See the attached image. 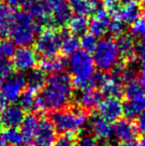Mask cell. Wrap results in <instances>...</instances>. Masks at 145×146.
<instances>
[{
	"instance_id": "cell-11",
	"label": "cell",
	"mask_w": 145,
	"mask_h": 146,
	"mask_svg": "<svg viewBox=\"0 0 145 146\" xmlns=\"http://www.w3.org/2000/svg\"><path fill=\"white\" fill-rule=\"evenodd\" d=\"M141 8L136 0H125L124 3L120 4L119 9L112 17L113 19L119 20L123 24H130L140 18Z\"/></svg>"
},
{
	"instance_id": "cell-14",
	"label": "cell",
	"mask_w": 145,
	"mask_h": 146,
	"mask_svg": "<svg viewBox=\"0 0 145 146\" xmlns=\"http://www.w3.org/2000/svg\"><path fill=\"white\" fill-rule=\"evenodd\" d=\"M138 129L130 119H118L112 126V134L118 141L134 140L137 135Z\"/></svg>"
},
{
	"instance_id": "cell-22",
	"label": "cell",
	"mask_w": 145,
	"mask_h": 146,
	"mask_svg": "<svg viewBox=\"0 0 145 146\" xmlns=\"http://www.w3.org/2000/svg\"><path fill=\"white\" fill-rule=\"evenodd\" d=\"M16 12L13 7L0 1V34L8 35L14 22Z\"/></svg>"
},
{
	"instance_id": "cell-51",
	"label": "cell",
	"mask_w": 145,
	"mask_h": 146,
	"mask_svg": "<svg viewBox=\"0 0 145 146\" xmlns=\"http://www.w3.org/2000/svg\"><path fill=\"white\" fill-rule=\"evenodd\" d=\"M0 35H1V34H0Z\"/></svg>"
},
{
	"instance_id": "cell-2",
	"label": "cell",
	"mask_w": 145,
	"mask_h": 146,
	"mask_svg": "<svg viewBox=\"0 0 145 146\" xmlns=\"http://www.w3.org/2000/svg\"><path fill=\"white\" fill-rule=\"evenodd\" d=\"M73 76V86L81 90L93 88L91 78L95 75V66L93 57L85 51H77L71 56L68 63Z\"/></svg>"
},
{
	"instance_id": "cell-28",
	"label": "cell",
	"mask_w": 145,
	"mask_h": 146,
	"mask_svg": "<svg viewBox=\"0 0 145 146\" xmlns=\"http://www.w3.org/2000/svg\"><path fill=\"white\" fill-rule=\"evenodd\" d=\"M69 30L73 36H83L89 29V20L85 16L75 15L68 24Z\"/></svg>"
},
{
	"instance_id": "cell-9",
	"label": "cell",
	"mask_w": 145,
	"mask_h": 146,
	"mask_svg": "<svg viewBox=\"0 0 145 146\" xmlns=\"http://www.w3.org/2000/svg\"><path fill=\"white\" fill-rule=\"evenodd\" d=\"M99 114L109 122H115L123 114V104L118 98L107 96L99 104Z\"/></svg>"
},
{
	"instance_id": "cell-41",
	"label": "cell",
	"mask_w": 145,
	"mask_h": 146,
	"mask_svg": "<svg viewBox=\"0 0 145 146\" xmlns=\"http://www.w3.org/2000/svg\"><path fill=\"white\" fill-rule=\"evenodd\" d=\"M67 1L68 0H44L45 4L47 5L48 9L50 10V12L55 8L59 7V6L63 5V4H66Z\"/></svg>"
},
{
	"instance_id": "cell-31",
	"label": "cell",
	"mask_w": 145,
	"mask_h": 146,
	"mask_svg": "<svg viewBox=\"0 0 145 146\" xmlns=\"http://www.w3.org/2000/svg\"><path fill=\"white\" fill-rule=\"evenodd\" d=\"M134 56L138 63L137 67L140 74V79L145 81V37L140 39L139 42L136 44Z\"/></svg>"
},
{
	"instance_id": "cell-32",
	"label": "cell",
	"mask_w": 145,
	"mask_h": 146,
	"mask_svg": "<svg viewBox=\"0 0 145 146\" xmlns=\"http://www.w3.org/2000/svg\"><path fill=\"white\" fill-rule=\"evenodd\" d=\"M36 96L37 92H32L31 90H28V88H25L19 98V106L24 110L32 111V110H35L36 106Z\"/></svg>"
},
{
	"instance_id": "cell-7",
	"label": "cell",
	"mask_w": 145,
	"mask_h": 146,
	"mask_svg": "<svg viewBox=\"0 0 145 146\" xmlns=\"http://www.w3.org/2000/svg\"><path fill=\"white\" fill-rule=\"evenodd\" d=\"M26 88V78L22 74H13L0 86V96L7 104H14L19 100Z\"/></svg>"
},
{
	"instance_id": "cell-15",
	"label": "cell",
	"mask_w": 145,
	"mask_h": 146,
	"mask_svg": "<svg viewBox=\"0 0 145 146\" xmlns=\"http://www.w3.org/2000/svg\"><path fill=\"white\" fill-rule=\"evenodd\" d=\"M109 14L103 7H99L93 13V19L89 22V29L95 37H101L107 32L109 25Z\"/></svg>"
},
{
	"instance_id": "cell-36",
	"label": "cell",
	"mask_w": 145,
	"mask_h": 146,
	"mask_svg": "<svg viewBox=\"0 0 145 146\" xmlns=\"http://www.w3.org/2000/svg\"><path fill=\"white\" fill-rule=\"evenodd\" d=\"M12 75V65L8 60L0 59V86Z\"/></svg>"
},
{
	"instance_id": "cell-42",
	"label": "cell",
	"mask_w": 145,
	"mask_h": 146,
	"mask_svg": "<svg viewBox=\"0 0 145 146\" xmlns=\"http://www.w3.org/2000/svg\"><path fill=\"white\" fill-rule=\"evenodd\" d=\"M136 127H137L138 131H140V132L145 136V111H143L139 116L137 117Z\"/></svg>"
},
{
	"instance_id": "cell-30",
	"label": "cell",
	"mask_w": 145,
	"mask_h": 146,
	"mask_svg": "<svg viewBox=\"0 0 145 146\" xmlns=\"http://www.w3.org/2000/svg\"><path fill=\"white\" fill-rule=\"evenodd\" d=\"M123 92L126 96V98L145 94V81L142 79H134L128 82L123 88Z\"/></svg>"
},
{
	"instance_id": "cell-46",
	"label": "cell",
	"mask_w": 145,
	"mask_h": 146,
	"mask_svg": "<svg viewBox=\"0 0 145 146\" xmlns=\"http://www.w3.org/2000/svg\"><path fill=\"white\" fill-rule=\"evenodd\" d=\"M138 146H145V136L140 139V141L138 142Z\"/></svg>"
},
{
	"instance_id": "cell-24",
	"label": "cell",
	"mask_w": 145,
	"mask_h": 146,
	"mask_svg": "<svg viewBox=\"0 0 145 146\" xmlns=\"http://www.w3.org/2000/svg\"><path fill=\"white\" fill-rule=\"evenodd\" d=\"M116 45L119 50L120 56L127 60H131L134 57L135 53V42L129 35H121L118 37Z\"/></svg>"
},
{
	"instance_id": "cell-19",
	"label": "cell",
	"mask_w": 145,
	"mask_h": 146,
	"mask_svg": "<svg viewBox=\"0 0 145 146\" xmlns=\"http://www.w3.org/2000/svg\"><path fill=\"white\" fill-rule=\"evenodd\" d=\"M52 15H50L49 24L55 27H65L69 24L72 16V10L68 3L63 4L59 7L55 8L51 11Z\"/></svg>"
},
{
	"instance_id": "cell-25",
	"label": "cell",
	"mask_w": 145,
	"mask_h": 146,
	"mask_svg": "<svg viewBox=\"0 0 145 146\" xmlns=\"http://www.w3.org/2000/svg\"><path fill=\"white\" fill-rule=\"evenodd\" d=\"M46 75L42 70H31L26 78V88L38 94L46 83Z\"/></svg>"
},
{
	"instance_id": "cell-44",
	"label": "cell",
	"mask_w": 145,
	"mask_h": 146,
	"mask_svg": "<svg viewBox=\"0 0 145 146\" xmlns=\"http://www.w3.org/2000/svg\"><path fill=\"white\" fill-rule=\"evenodd\" d=\"M117 146H138V142L135 140L122 141V142H119V144Z\"/></svg>"
},
{
	"instance_id": "cell-40",
	"label": "cell",
	"mask_w": 145,
	"mask_h": 146,
	"mask_svg": "<svg viewBox=\"0 0 145 146\" xmlns=\"http://www.w3.org/2000/svg\"><path fill=\"white\" fill-rule=\"evenodd\" d=\"M103 8L113 16L119 9L120 2L119 0H103Z\"/></svg>"
},
{
	"instance_id": "cell-10",
	"label": "cell",
	"mask_w": 145,
	"mask_h": 146,
	"mask_svg": "<svg viewBox=\"0 0 145 146\" xmlns=\"http://www.w3.org/2000/svg\"><path fill=\"white\" fill-rule=\"evenodd\" d=\"M56 140L57 131L52 121L47 118H40L33 140V146H53Z\"/></svg>"
},
{
	"instance_id": "cell-35",
	"label": "cell",
	"mask_w": 145,
	"mask_h": 146,
	"mask_svg": "<svg viewBox=\"0 0 145 146\" xmlns=\"http://www.w3.org/2000/svg\"><path fill=\"white\" fill-rule=\"evenodd\" d=\"M130 32L131 35L135 38H144L145 37V19L144 18H139L135 22L131 24L130 27Z\"/></svg>"
},
{
	"instance_id": "cell-12",
	"label": "cell",
	"mask_w": 145,
	"mask_h": 146,
	"mask_svg": "<svg viewBox=\"0 0 145 146\" xmlns=\"http://www.w3.org/2000/svg\"><path fill=\"white\" fill-rule=\"evenodd\" d=\"M89 130L97 140L107 141L112 135V126L110 122L103 118L99 114H93L89 119Z\"/></svg>"
},
{
	"instance_id": "cell-38",
	"label": "cell",
	"mask_w": 145,
	"mask_h": 146,
	"mask_svg": "<svg viewBox=\"0 0 145 146\" xmlns=\"http://www.w3.org/2000/svg\"><path fill=\"white\" fill-rule=\"evenodd\" d=\"M77 146H101L97 138L89 134H83L77 140Z\"/></svg>"
},
{
	"instance_id": "cell-17",
	"label": "cell",
	"mask_w": 145,
	"mask_h": 146,
	"mask_svg": "<svg viewBox=\"0 0 145 146\" xmlns=\"http://www.w3.org/2000/svg\"><path fill=\"white\" fill-rule=\"evenodd\" d=\"M101 94L95 88H87L81 90L77 96V102L83 110H91L99 106L101 102Z\"/></svg>"
},
{
	"instance_id": "cell-50",
	"label": "cell",
	"mask_w": 145,
	"mask_h": 146,
	"mask_svg": "<svg viewBox=\"0 0 145 146\" xmlns=\"http://www.w3.org/2000/svg\"><path fill=\"white\" fill-rule=\"evenodd\" d=\"M91 1H97V2L99 0H91Z\"/></svg>"
},
{
	"instance_id": "cell-26",
	"label": "cell",
	"mask_w": 145,
	"mask_h": 146,
	"mask_svg": "<svg viewBox=\"0 0 145 146\" xmlns=\"http://www.w3.org/2000/svg\"><path fill=\"white\" fill-rule=\"evenodd\" d=\"M79 40L75 36L68 33H61L60 51L65 56H72L79 51Z\"/></svg>"
},
{
	"instance_id": "cell-34",
	"label": "cell",
	"mask_w": 145,
	"mask_h": 146,
	"mask_svg": "<svg viewBox=\"0 0 145 146\" xmlns=\"http://www.w3.org/2000/svg\"><path fill=\"white\" fill-rule=\"evenodd\" d=\"M97 45V37L93 35L91 33H85L83 36L81 37L79 40V46L83 48V51L89 53L93 52Z\"/></svg>"
},
{
	"instance_id": "cell-23",
	"label": "cell",
	"mask_w": 145,
	"mask_h": 146,
	"mask_svg": "<svg viewBox=\"0 0 145 146\" xmlns=\"http://www.w3.org/2000/svg\"><path fill=\"white\" fill-rule=\"evenodd\" d=\"M72 12L75 15L85 16L95 13L99 8V4L97 1L91 0H68Z\"/></svg>"
},
{
	"instance_id": "cell-48",
	"label": "cell",
	"mask_w": 145,
	"mask_h": 146,
	"mask_svg": "<svg viewBox=\"0 0 145 146\" xmlns=\"http://www.w3.org/2000/svg\"><path fill=\"white\" fill-rule=\"evenodd\" d=\"M3 123H2V119H1V116H0V132H2V128H3Z\"/></svg>"
},
{
	"instance_id": "cell-33",
	"label": "cell",
	"mask_w": 145,
	"mask_h": 146,
	"mask_svg": "<svg viewBox=\"0 0 145 146\" xmlns=\"http://www.w3.org/2000/svg\"><path fill=\"white\" fill-rule=\"evenodd\" d=\"M16 51L15 43L10 39L0 40V59L8 60L13 57Z\"/></svg>"
},
{
	"instance_id": "cell-27",
	"label": "cell",
	"mask_w": 145,
	"mask_h": 146,
	"mask_svg": "<svg viewBox=\"0 0 145 146\" xmlns=\"http://www.w3.org/2000/svg\"><path fill=\"white\" fill-rule=\"evenodd\" d=\"M41 70L44 73L56 74L61 73L66 68L67 63L61 57H50V58H44L40 64Z\"/></svg>"
},
{
	"instance_id": "cell-16",
	"label": "cell",
	"mask_w": 145,
	"mask_h": 146,
	"mask_svg": "<svg viewBox=\"0 0 145 146\" xmlns=\"http://www.w3.org/2000/svg\"><path fill=\"white\" fill-rule=\"evenodd\" d=\"M145 111V94H137L126 98L123 104V114L127 119L137 118Z\"/></svg>"
},
{
	"instance_id": "cell-49",
	"label": "cell",
	"mask_w": 145,
	"mask_h": 146,
	"mask_svg": "<svg viewBox=\"0 0 145 146\" xmlns=\"http://www.w3.org/2000/svg\"><path fill=\"white\" fill-rule=\"evenodd\" d=\"M0 146H4V143L2 142V140L0 139Z\"/></svg>"
},
{
	"instance_id": "cell-8",
	"label": "cell",
	"mask_w": 145,
	"mask_h": 146,
	"mask_svg": "<svg viewBox=\"0 0 145 146\" xmlns=\"http://www.w3.org/2000/svg\"><path fill=\"white\" fill-rule=\"evenodd\" d=\"M13 67L18 72H30L38 63L37 53L29 47H19L13 55Z\"/></svg>"
},
{
	"instance_id": "cell-45",
	"label": "cell",
	"mask_w": 145,
	"mask_h": 146,
	"mask_svg": "<svg viewBox=\"0 0 145 146\" xmlns=\"http://www.w3.org/2000/svg\"><path fill=\"white\" fill-rule=\"evenodd\" d=\"M5 106H6V102H4L3 98L0 96V111H2V110H3Z\"/></svg>"
},
{
	"instance_id": "cell-5",
	"label": "cell",
	"mask_w": 145,
	"mask_h": 146,
	"mask_svg": "<svg viewBox=\"0 0 145 146\" xmlns=\"http://www.w3.org/2000/svg\"><path fill=\"white\" fill-rule=\"evenodd\" d=\"M120 53L116 45V41L111 38H103L97 42L93 51V63L101 72L112 71L119 64Z\"/></svg>"
},
{
	"instance_id": "cell-6",
	"label": "cell",
	"mask_w": 145,
	"mask_h": 146,
	"mask_svg": "<svg viewBox=\"0 0 145 146\" xmlns=\"http://www.w3.org/2000/svg\"><path fill=\"white\" fill-rule=\"evenodd\" d=\"M61 49V33L54 29H46L40 33L35 41V52L43 58L57 56Z\"/></svg>"
},
{
	"instance_id": "cell-1",
	"label": "cell",
	"mask_w": 145,
	"mask_h": 146,
	"mask_svg": "<svg viewBox=\"0 0 145 146\" xmlns=\"http://www.w3.org/2000/svg\"><path fill=\"white\" fill-rule=\"evenodd\" d=\"M73 96V83L65 72L52 74L46 80L40 94L36 96L35 110L41 111H56L70 104Z\"/></svg>"
},
{
	"instance_id": "cell-18",
	"label": "cell",
	"mask_w": 145,
	"mask_h": 146,
	"mask_svg": "<svg viewBox=\"0 0 145 146\" xmlns=\"http://www.w3.org/2000/svg\"><path fill=\"white\" fill-rule=\"evenodd\" d=\"M101 92L105 96H114L118 98L123 92V82L118 76L114 75H105L103 81L99 86Z\"/></svg>"
},
{
	"instance_id": "cell-21",
	"label": "cell",
	"mask_w": 145,
	"mask_h": 146,
	"mask_svg": "<svg viewBox=\"0 0 145 146\" xmlns=\"http://www.w3.org/2000/svg\"><path fill=\"white\" fill-rule=\"evenodd\" d=\"M27 12L40 23H49L50 20V10L48 9L44 1L31 0L26 6Z\"/></svg>"
},
{
	"instance_id": "cell-39",
	"label": "cell",
	"mask_w": 145,
	"mask_h": 146,
	"mask_svg": "<svg viewBox=\"0 0 145 146\" xmlns=\"http://www.w3.org/2000/svg\"><path fill=\"white\" fill-rule=\"evenodd\" d=\"M53 146H75V137L73 134H63Z\"/></svg>"
},
{
	"instance_id": "cell-29",
	"label": "cell",
	"mask_w": 145,
	"mask_h": 146,
	"mask_svg": "<svg viewBox=\"0 0 145 146\" xmlns=\"http://www.w3.org/2000/svg\"><path fill=\"white\" fill-rule=\"evenodd\" d=\"M0 139L4 144L9 146H24V139L17 128H7L1 132Z\"/></svg>"
},
{
	"instance_id": "cell-3",
	"label": "cell",
	"mask_w": 145,
	"mask_h": 146,
	"mask_svg": "<svg viewBox=\"0 0 145 146\" xmlns=\"http://www.w3.org/2000/svg\"><path fill=\"white\" fill-rule=\"evenodd\" d=\"M41 23L34 19L28 12L16 13L9 35L12 41L20 47H28L36 41Z\"/></svg>"
},
{
	"instance_id": "cell-43",
	"label": "cell",
	"mask_w": 145,
	"mask_h": 146,
	"mask_svg": "<svg viewBox=\"0 0 145 146\" xmlns=\"http://www.w3.org/2000/svg\"><path fill=\"white\" fill-rule=\"evenodd\" d=\"M11 7H26L31 0H5Z\"/></svg>"
},
{
	"instance_id": "cell-4",
	"label": "cell",
	"mask_w": 145,
	"mask_h": 146,
	"mask_svg": "<svg viewBox=\"0 0 145 146\" xmlns=\"http://www.w3.org/2000/svg\"><path fill=\"white\" fill-rule=\"evenodd\" d=\"M85 110L77 108H64L51 113V119L57 132L73 134L79 132L87 120Z\"/></svg>"
},
{
	"instance_id": "cell-47",
	"label": "cell",
	"mask_w": 145,
	"mask_h": 146,
	"mask_svg": "<svg viewBox=\"0 0 145 146\" xmlns=\"http://www.w3.org/2000/svg\"><path fill=\"white\" fill-rule=\"evenodd\" d=\"M140 8L145 12V0H141V5H140Z\"/></svg>"
},
{
	"instance_id": "cell-37",
	"label": "cell",
	"mask_w": 145,
	"mask_h": 146,
	"mask_svg": "<svg viewBox=\"0 0 145 146\" xmlns=\"http://www.w3.org/2000/svg\"><path fill=\"white\" fill-rule=\"evenodd\" d=\"M124 31V24L122 22H120L119 20H110L109 28H107V32L109 34H111L112 36L119 37L121 35H123Z\"/></svg>"
},
{
	"instance_id": "cell-20",
	"label": "cell",
	"mask_w": 145,
	"mask_h": 146,
	"mask_svg": "<svg viewBox=\"0 0 145 146\" xmlns=\"http://www.w3.org/2000/svg\"><path fill=\"white\" fill-rule=\"evenodd\" d=\"M39 120H40V118L36 114L32 113L24 117L23 121L20 125V127H21L20 132H21L22 137L24 139L25 145H28L33 142L37 131V127H38L39 124Z\"/></svg>"
},
{
	"instance_id": "cell-13",
	"label": "cell",
	"mask_w": 145,
	"mask_h": 146,
	"mask_svg": "<svg viewBox=\"0 0 145 146\" xmlns=\"http://www.w3.org/2000/svg\"><path fill=\"white\" fill-rule=\"evenodd\" d=\"M2 123L7 128H17L21 125L24 117H25V110L16 104H8L1 111Z\"/></svg>"
}]
</instances>
